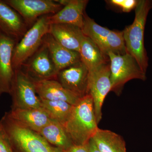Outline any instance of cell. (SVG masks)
Here are the masks:
<instances>
[{
  "instance_id": "1",
  "label": "cell",
  "mask_w": 152,
  "mask_h": 152,
  "mask_svg": "<svg viewBox=\"0 0 152 152\" xmlns=\"http://www.w3.org/2000/svg\"><path fill=\"white\" fill-rule=\"evenodd\" d=\"M94 102L90 94L73 105L70 116L64 127L74 145L88 143L98 129Z\"/></svg>"
},
{
  "instance_id": "2",
  "label": "cell",
  "mask_w": 152,
  "mask_h": 152,
  "mask_svg": "<svg viewBox=\"0 0 152 152\" xmlns=\"http://www.w3.org/2000/svg\"><path fill=\"white\" fill-rule=\"evenodd\" d=\"M152 8V1H138L134 22L123 31L127 53L135 59L145 73L148 66V58L144 45V32L147 17Z\"/></svg>"
},
{
  "instance_id": "3",
  "label": "cell",
  "mask_w": 152,
  "mask_h": 152,
  "mask_svg": "<svg viewBox=\"0 0 152 152\" xmlns=\"http://www.w3.org/2000/svg\"><path fill=\"white\" fill-rule=\"evenodd\" d=\"M10 144L23 152H62L52 146L39 133L23 126L6 113L0 121Z\"/></svg>"
},
{
  "instance_id": "4",
  "label": "cell",
  "mask_w": 152,
  "mask_h": 152,
  "mask_svg": "<svg viewBox=\"0 0 152 152\" xmlns=\"http://www.w3.org/2000/svg\"><path fill=\"white\" fill-rule=\"evenodd\" d=\"M48 15L43 16L38 19L16 44L12 56L15 70L20 69L25 62L37 50L42 44L44 37L49 33L50 25Z\"/></svg>"
},
{
  "instance_id": "5",
  "label": "cell",
  "mask_w": 152,
  "mask_h": 152,
  "mask_svg": "<svg viewBox=\"0 0 152 152\" xmlns=\"http://www.w3.org/2000/svg\"><path fill=\"white\" fill-rule=\"evenodd\" d=\"M107 56L110 61L111 91L119 94L129 81L133 79L146 80L145 73L129 54L118 55L109 52Z\"/></svg>"
},
{
  "instance_id": "6",
  "label": "cell",
  "mask_w": 152,
  "mask_h": 152,
  "mask_svg": "<svg viewBox=\"0 0 152 152\" xmlns=\"http://www.w3.org/2000/svg\"><path fill=\"white\" fill-rule=\"evenodd\" d=\"M10 95L12 101V109L42 108L34 81L21 69L15 70Z\"/></svg>"
},
{
  "instance_id": "7",
  "label": "cell",
  "mask_w": 152,
  "mask_h": 152,
  "mask_svg": "<svg viewBox=\"0 0 152 152\" xmlns=\"http://www.w3.org/2000/svg\"><path fill=\"white\" fill-rule=\"evenodd\" d=\"M16 11L29 27L41 17L54 15L64 6L53 0H4Z\"/></svg>"
},
{
  "instance_id": "8",
  "label": "cell",
  "mask_w": 152,
  "mask_h": 152,
  "mask_svg": "<svg viewBox=\"0 0 152 152\" xmlns=\"http://www.w3.org/2000/svg\"><path fill=\"white\" fill-rule=\"evenodd\" d=\"M89 94L92 98L97 121L102 119V108L106 96L111 91L110 64L89 71Z\"/></svg>"
},
{
  "instance_id": "9",
  "label": "cell",
  "mask_w": 152,
  "mask_h": 152,
  "mask_svg": "<svg viewBox=\"0 0 152 152\" xmlns=\"http://www.w3.org/2000/svg\"><path fill=\"white\" fill-rule=\"evenodd\" d=\"M20 69L34 81L56 79L58 73L48 49L43 42Z\"/></svg>"
},
{
  "instance_id": "10",
  "label": "cell",
  "mask_w": 152,
  "mask_h": 152,
  "mask_svg": "<svg viewBox=\"0 0 152 152\" xmlns=\"http://www.w3.org/2000/svg\"><path fill=\"white\" fill-rule=\"evenodd\" d=\"M56 80L79 98L89 94V71L81 61L59 71Z\"/></svg>"
},
{
  "instance_id": "11",
  "label": "cell",
  "mask_w": 152,
  "mask_h": 152,
  "mask_svg": "<svg viewBox=\"0 0 152 152\" xmlns=\"http://www.w3.org/2000/svg\"><path fill=\"white\" fill-rule=\"evenodd\" d=\"M16 41L0 32V96L11 92L15 70L13 53Z\"/></svg>"
},
{
  "instance_id": "12",
  "label": "cell",
  "mask_w": 152,
  "mask_h": 152,
  "mask_svg": "<svg viewBox=\"0 0 152 152\" xmlns=\"http://www.w3.org/2000/svg\"><path fill=\"white\" fill-rule=\"evenodd\" d=\"M64 6L56 13L49 15V24H64L73 25L82 29L84 23L87 0H56Z\"/></svg>"
},
{
  "instance_id": "13",
  "label": "cell",
  "mask_w": 152,
  "mask_h": 152,
  "mask_svg": "<svg viewBox=\"0 0 152 152\" xmlns=\"http://www.w3.org/2000/svg\"><path fill=\"white\" fill-rule=\"evenodd\" d=\"M29 28L16 11L0 0V32L18 43Z\"/></svg>"
},
{
  "instance_id": "14",
  "label": "cell",
  "mask_w": 152,
  "mask_h": 152,
  "mask_svg": "<svg viewBox=\"0 0 152 152\" xmlns=\"http://www.w3.org/2000/svg\"><path fill=\"white\" fill-rule=\"evenodd\" d=\"M34 81L36 92L41 99L63 101L74 105L80 99L66 89L56 79Z\"/></svg>"
},
{
  "instance_id": "15",
  "label": "cell",
  "mask_w": 152,
  "mask_h": 152,
  "mask_svg": "<svg viewBox=\"0 0 152 152\" xmlns=\"http://www.w3.org/2000/svg\"><path fill=\"white\" fill-rule=\"evenodd\" d=\"M7 114L18 124L37 133L51 120L42 108L12 109Z\"/></svg>"
},
{
  "instance_id": "16",
  "label": "cell",
  "mask_w": 152,
  "mask_h": 152,
  "mask_svg": "<svg viewBox=\"0 0 152 152\" xmlns=\"http://www.w3.org/2000/svg\"><path fill=\"white\" fill-rule=\"evenodd\" d=\"M49 34L66 48L80 52L82 39L84 36L80 28L64 24H51Z\"/></svg>"
},
{
  "instance_id": "17",
  "label": "cell",
  "mask_w": 152,
  "mask_h": 152,
  "mask_svg": "<svg viewBox=\"0 0 152 152\" xmlns=\"http://www.w3.org/2000/svg\"><path fill=\"white\" fill-rule=\"evenodd\" d=\"M43 42L48 49L58 72L81 61L78 52L71 50L63 47L49 33L45 36Z\"/></svg>"
},
{
  "instance_id": "18",
  "label": "cell",
  "mask_w": 152,
  "mask_h": 152,
  "mask_svg": "<svg viewBox=\"0 0 152 152\" xmlns=\"http://www.w3.org/2000/svg\"><path fill=\"white\" fill-rule=\"evenodd\" d=\"M81 61L89 71L96 69L108 63L109 58L91 39L84 36L79 52Z\"/></svg>"
},
{
  "instance_id": "19",
  "label": "cell",
  "mask_w": 152,
  "mask_h": 152,
  "mask_svg": "<svg viewBox=\"0 0 152 152\" xmlns=\"http://www.w3.org/2000/svg\"><path fill=\"white\" fill-rule=\"evenodd\" d=\"M38 133L49 143L62 150L66 149L74 145L64 126L55 120H51Z\"/></svg>"
},
{
  "instance_id": "20",
  "label": "cell",
  "mask_w": 152,
  "mask_h": 152,
  "mask_svg": "<svg viewBox=\"0 0 152 152\" xmlns=\"http://www.w3.org/2000/svg\"><path fill=\"white\" fill-rule=\"evenodd\" d=\"M91 139L101 152H126L124 139L112 131L99 128Z\"/></svg>"
},
{
  "instance_id": "21",
  "label": "cell",
  "mask_w": 152,
  "mask_h": 152,
  "mask_svg": "<svg viewBox=\"0 0 152 152\" xmlns=\"http://www.w3.org/2000/svg\"><path fill=\"white\" fill-rule=\"evenodd\" d=\"M41 101L42 108L50 118L64 126L70 116L73 105L63 101Z\"/></svg>"
},
{
  "instance_id": "22",
  "label": "cell",
  "mask_w": 152,
  "mask_h": 152,
  "mask_svg": "<svg viewBox=\"0 0 152 152\" xmlns=\"http://www.w3.org/2000/svg\"><path fill=\"white\" fill-rule=\"evenodd\" d=\"M81 29L84 35L91 39L100 49L111 31L98 24L86 13L84 15L83 25Z\"/></svg>"
},
{
  "instance_id": "23",
  "label": "cell",
  "mask_w": 152,
  "mask_h": 152,
  "mask_svg": "<svg viewBox=\"0 0 152 152\" xmlns=\"http://www.w3.org/2000/svg\"><path fill=\"white\" fill-rule=\"evenodd\" d=\"M100 49L106 55L109 52L118 55L127 53L123 32L111 31Z\"/></svg>"
},
{
  "instance_id": "24",
  "label": "cell",
  "mask_w": 152,
  "mask_h": 152,
  "mask_svg": "<svg viewBox=\"0 0 152 152\" xmlns=\"http://www.w3.org/2000/svg\"><path fill=\"white\" fill-rule=\"evenodd\" d=\"M112 4L119 7L123 12H129L136 8L138 1L136 0H111L109 1Z\"/></svg>"
},
{
  "instance_id": "25",
  "label": "cell",
  "mask_w": 152,
  "mask_h": 152,
  "mask_svg": "<svg viewBox=\"0 0 152 152\" xmlns=\"http://www.w3.org/2000/svg\"><path fill=\"white\" fill-rule=\"evenodd\" d=\"M12 151L8 139L0 123V152H12Z\"/></svg>"
},
{
  "instance_id": "26",
  "label": "cell",
  "mask_w": 152,
  "mask_h": 152,
  "mask_svg": "<svg viewBox=\"0 0 152 152\" xmlns=\"http://www.w3.org/2000/svg\"><path fill=\"white\" fill-rule=\"evenodd\" d=\"M62 152H89L88 143L84 145H73L66 149L62 150Z\"/></svg>"
},
{
  "instance_id": "27",
  "label": "cell",
  "mask_w": 152,
  "mask_h": 152,
  "mask_svg": "<svg viewBox=\"0 0 152 152\" xmlns=\"http://www.w3.org/2000/svg\"><path fill=\"white\" fill-rule=\"evenodd\" d=\"M88 146L89 152H101L96 146L94 142L91 139L88 142Z\"/></svg>"
},
{
  "instance_id": "28",
  "label": "cell",
  "mask_w": 152,
  "mask_h": 152,
  "mask_svg": "<svg viewBox=\"0 0 152 152\" xmlns=\"http://www.w3.org/2000/svg\"><path fill=\"white\" fill-rule=\"evenodd\" d=\"M12 152H13L12 151Z\"/></svg>"
}]
</instances>
